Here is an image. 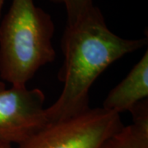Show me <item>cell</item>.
<instances>
[{"mask_svg": "<svg viewBox=\"0 0 148 148\" xmlns=\"http://www.w3.org/2000/svg\"><path fill=\"white\" fill-rule=\"evenodd\" d=\"M147 45V38L124 39L111 32L95 5L67 24L61 41L64 64L58 72L64 87L58 100L46 108L48 123L88 110L89 91L97 77L113 63Z\"/></svg>", "mask_w": 148, "mask_h": 148, "instance_id": "cell-1", "label": "cell"}, {"mask_svg": "<svg viewBox=\"0 0 148 148\" xmlns=\"http://www.w3.org/2000/svg\"><path fill=\"white\" fill-rule=\"evenodd\" d=\"M54 24L34 0H12L0 21V77L12 86H24L38 70L52 63Z\"/></svg>", "mask_w": 148, "mask_h": 148, "instance_id": "cell-2", "label": "cell"}, {"mask_svg": "<svg viewBox=\"0 0 148 148\" xmlns=\"http://www.w3.org/2000/svg\"><path fill=\"white\" fill-rule=\"evenodd\" d=\"M120 114L104 108L49 123L16 148H101L123 127Z\"/></svg>", "mask_w": 148, "mask_h": 148, "instance_id": "cell-3", "label": "cell"}, {"mask_svg": "<svg viewBox=\"0 0 148 148\" xmlns=\"http://www.w3.org/2000/svg\"><path fill=\"white\" fill-rule=\"evenodd\" d=\"M45 101L40 89L0 81V144L18 146L48 124Z\"/></svg>", "mask_w": 148, "mask_h": 148, "instance_id": "cell-4", "label": "cell"}, {"mask_svg": "<svg viewBox=\"0 0 148 148\" xmlns=\"http://www.w3.org/2000/svg\"><path fill=\"white\" fill-rule=\"evenodd\" d=\"M148 96V51L133 66L126 77L109 92L103 106L105 110L117 114L130 111Z\"/></svg>", "mask_w": 148, "mask_h": 148, "instance_id": "cell-5", "label": "cell"}, {"mask_svg": "<svg viewBox=\"0 0 148 148\" xmlns=\"http://www.w3.org/2000/svg\"><path fill=\"white\" fill-rule=\"evenodd\" d=\"M132 123L111 135L101 148H148L147 99L130 110Z\"/></svg>", "mask_w": 148, "mask_h": 148, "instance_id": "cell-6", "label": "cell"}, {"mask_svg": "<svg viewBox=\"0 0 148 148\" xmlns=\"http://www.w3.org/2000/svg\"><path fill=\"white\" fill-rule=\"evenodd\" d=\"M55 3L65 7L67 13V24H71L91 8L93 0H50Z\"/></svg>", "mask_w": 148, "mask_h": 148, "instance_id": "cell-7", "label": "cell"}, {"mask_svg": "<svg viewBox=\"0 0 148 148\" xmlns=\"http://www.w3.org/2000/svg\"><path fill=\"white\" fill-rule=\"evenodd\" d=\"M4 1L5 0H0V16H1V12H2V8H3V3H4Z\"/></svg>", "mask_w": 148, "mask_h": 148, "instance_id": "cell-8", "label": "cell"}, {"mask_svg": "<svg viewBox=\"0 0 148 148\" xmlns=\"http://www.w3.org/2000/svg\"><path fill=\"white\" fill-rule=\"evenodd\" d=\"M0 148H12V147L8 146V145H4V144H0Z\"/></svg>", "mask_w": 148, "mask_h": 148, "instance_id": "cell-9", "label": "cell"}]
</instances>
